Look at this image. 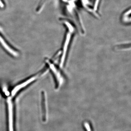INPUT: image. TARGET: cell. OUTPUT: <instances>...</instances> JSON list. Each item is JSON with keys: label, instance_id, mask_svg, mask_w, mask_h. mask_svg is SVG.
<instances>
[{"label": "cell", "instance_id": "cell-3", "mask_svg": "<svg viewBox=\"0 0 131 131\" xmlns=\"http://www.w3.org/2000/svg\"><path fill=\"white\" fill-rule=\"evenodd\" d=\"M13 97L9 95L6 97V105L7 107L8 120V131H14V107Z\"/></svg>", "mask_w": 131, "mask_h": 131}, {"label": "cell", "instance_id": "cell-7", "mask_svg": "<svg viewBox=\"0 0 131 131\" xmlns=\"http://www.w3.org/2000/svg\"><path fill=\"white\" fill-rule=\"evenodd\" d=\"M128 44H122L118 45H117L116 47H115V49L117 50H122V49H127L128 48Z\"/></svg>", "mask_w": 131, "mask_h": 131}, {"label": "cell", "instance_id": "cell-8", "mask_svg": "<svg viewBox=\"0 0 131 131\" xmlns=\"http://www.w3.org/2000/svg\"><path fill=\"white\" fill-rule=\"evenodd\" d=\"M84 126L86 131H92L91 127L88 123L87 122H85L84 124Z\"/></svg>", "mask_w": 131, "mask_h": 131}, {"label": "cell", "instance_id": "cell-2", "mask_svg": "<svg viewBox=\"0 0 131 131\" xmlns=\"http://www.w3.org/2000/svg\"><path fill=\"white\" fill-rule=\"evenodd\" d=\"M45 62L47 68L50 70L54 76L56 82V88H58L62 83V75L60 69L57 67L54 63L48 58L45 59Z\"/></svg>", "mask_w": 131, "mask_h": 131}, {"label": "cell", "instance_id": "cell-5", "mask_svg": "<svg viewBox=\"0 0 131 131\" xmlns=\"http://www.w3.org/2000/svg\"><path fill=\"white\" fill-rule=\"evenodd\" d=\"M131 9L127 10V12L124 13V15H123V20L125 22H130L131 18L130 17H129V15H130L131 14Z\"/></svg>", "mask_w": 131, "mask_h": 131}, {"label": "cell", "instance_id": "cell-9", "mask_svg": "<svg viewBox=\"0 0 131 131\" xmlns=\"http://www.w3.org/2000/svg\"><path fill=\"white\" fill-rule=\"evenodd\" d=\"M100 0H95V2L94 5V10L95 11H96L98 9V5H99V2H100Z\"/></svg>", "mask_w": 131, "mask_h": 131}, {"label": "cell", "instance_id": "cell-4", "mask_svg": "<svg viewBox=\"0 0 131 131\" xmlns=\"http://www.w3.org/2000/svg\"><path fill=\"white\" fill-rule=\"evenodd\" d=\"M41 107L42 121L44 122L47 120V96L46 92L42 91L41 93Z\"/></svg>", "mask_w": 131, "mask_h": 131}, {"label": "cell", "instance_id": "cell-1", "mask_svg": "<svg viewBox=\"0 0 131 131\" xmlns=\"http://www.w3.org/2000/svg\"><path fill=\"white\" fill-rule=\"evenodd\" d=\"M46 71V70H44L16 84L11 90L10 93V96L13 98H14L19 92L37 80L41 76L45 74Z\"/></svg>", "mask_w": 131, "mask_h": 131}, {"label": "cell", "instance_id": "cell-6", "mask_svg": "<svg viewBox=\"0 0 131 131\" xmlns=\"http://www.w3.org/2000/svg\"><path fill=\"white\" fill-rule=\"evenodd\" d=\"M64 23L66 27H68L69 31L73 33L74 32V29L73 26L68 21H65L64 22Z\"/></svg>", "mask_w": 131, "mask_h": 131}]
</instances>
